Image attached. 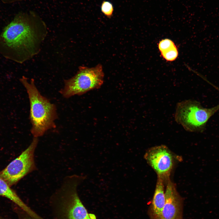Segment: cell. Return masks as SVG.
<instances>
[{
	"instance_id": "6da1fadb",
	"label": "cell",
	"mask_w": 219,
	"mask_h": 219,
	"mask_svg": "<svg viewBox=\"0 0 219 219\" xmlns=\"http://www.w3.org/2000/svg\"><path fill=\"white\" fill-rule=\"evenodd\" d=\"M47 33L46 23L36 12H19L0 34V54L23 63L39 53Z\"/></svg>"
},
{
	"instance_id": "7a4b0ae2",
	"label": "cell",
	"mask_w": 219,
	"mask_h": 219,
	"mask_svg": "<svg viewBox=\"0 0 219 219\" xmlns=\"http://www.w3.org/2000/svg\"><path fill=\"white\" fill-rule=\"evenodd\" d=\"M85 178L77 175L68 177L52 196L50 205L55 219H96L88 213L77 193L78 186Z\"/></svg>"
},
{
	"instance_id": "3957f363",
	"label": "cell",
	"mask_w": 219,
	"mask_h": 219,
	"mask_svg": "<svg viewBox=\"0 0 219 219\" xmlns=\"http://www.w3.org/2000/svg\"><path fill=\"white\" fill-rule=\"evenodd\" d=\"M19 80L26 89L29 99L31 132L34 137L38 138L55 127L54 121L57 117L56 107L40 94L33 79L29 82L27 78L23 76Z\"/></svg>"
},
{
	"instance_id": "277c9868",
	"label": "cell",
	"mask_w": 219,
	"mask_h": 219,
	"mask_svg": "<svg viewBox=\"0 0 219 219\" xmlns=\"http://www.w3.org/2000/svg\"><path fill=\"white\" fill-rule=\"evenodd\" d=\"M219 110V104L207 108L196 100L186 99L177 104L174 118L176 122L186 131L202 132L209 120Z\"/></svg>"
},
{
	"instance_id": "5b68a950",
	"label": "cell",
	"mask_w": 219,
	"mask_h": 219,
	"mask_svg": "<svg viewBox=\"0 0 219 219\" xmlns=\"http://www.w3.org/2000/svg\"><path fill=\"white\" fill-rule=\"evenodd\" d=\"M104 77L103 66L100 64L91 68L80 66L74 76L64 81V86L60 92L66 98L83 95L100 88L103 83Z\"/></svg>"
},
{
	"instance_id": "8992f818",
	"label": "cell",
	"mask_w": 219,
	"mask_h": 219,
	"mask_svg": "<svg viewBox=\"0 0 219 219\" xmlns=\"http://www.w3.org/2000/svg\"><path fill=\"white\" fill-rule=\"evenodd\" d=\"M38 138L34 137L28 147L0 172V178L11 186L36 169L34 153Z\"/></svg>"
},
{
	"instance_id": "52a82bcc",
	"label": "cell",
	"mask_w": 219,
	"mask_h": 219,
	"mask_svg": "<svg viewBox=\"0 0 219 219\" xmlns=\"http://www.w3.org/2000/svg\"><path fill=\"white\" fill-rule=\"evenodd\" d=\"M144 157L158 176L165 182L169 179L176 158L168 147L164 145L152 147L146 151Z\"/></svg>"
},
{
	"instance_id": "ba28073f",
	"label": "cell",
	"mask_w": 219,
	"mask_h": 219,
	"mask_svg": "<svg viewBox=\"0 0 219 219\" xmlns=\"http://www.w3.org/2000/svg\"><path fill=\"white\" fill-rule=\"evenodd\" d=\"M166 182L165 203L160 219H182V199L169 179Z\"/></svg>"
},
{
	"instance_id": "9c48e42d",
	"label": "cell",
	"mask_w": 219,
	"mask_h": 219,
	"mask_svg": "<svg viewBox=\"0 0 219 219\" xmlns=\"http://www.w3.org/2000/svg\"><path fill=\"white\" fill-rule=\"evenodd\" d=\"M161 177L158 176L153 199L148 210L150 219H160L165 201L164 182Z\"/></svg>"
},
{
	"instance_id": "30bf717a",
	"label": "cell",
	"mask_w": 219,
	"mask_h": 219,
	"mask_svg": "<svg viewBox=\"0 0 219 219\" xmlns=\"http://www.w3.org/2000/svg\"><path fill=\"white\" fill-rule=\"evenodd\" d=\"M0 195L10 200L25 211L29 212L30 210V207L22 200L17 194L10 188V186L1 178Z\"/></svg>"
},
{
	"instance_id": "8fae6325",
	"label": "cell",
	"mask_w": 219,
	"mask_h": 219,
	"mask_svg": "<svg viewBox=\"0 0 219 219\" xmlns=\"http://www.w3.org/2000/svg\"><path fill=\"white\" fill-rule=\"evenodd\" d=\"M161 53L163 58L169 61H174L178 55L177 48L176 46Z\"/></svg>"
},
{
	"instance_id": "7c38bea8",
	"label": "cell",
	"mask_w": 219,
	"mask_h": 219,
	"mask_svg": "<svg viewBox=\"0 0 219 219\" xmlns=\"http://www.w3.org/2000/svg\"><path fill=\"white\" fill-rule=\"evenodd\" d=\"M102 12L107 17L110 18L114 11V7L112 3L108 1H103L101 5Z\"/></svg>"
},
{
	"instance_id": "4fadbf2b",
	"label": "cell",
	"mask_w": 219,
	"mask_h": 219,
	"mask_svg": "<svg viewBox=\"0 0 219 219\" xmlns=\"http://www.w3.org/2000/svg\"><path fill=\"white\" fill-rule=\"evenodd\" d=\"M176 45L171 40L166 39L162 40L158 43V48L161 53L165 51Z\"/></svg>"
},
{
	"instance_id": "5bb4252c",
	"label": "cell",
	"mask_w": 219,
	"mask_h": 219,
	"mask_svg": "<svg viewBox=\"0 0 219 219\" xmlns=\"http://www.w3.org/2000/svg\"><path fill=\"white\" fill-rule=\"evenodd\" d=\"M214 87L215 88H216V89L217 90L219 91V88H217V87H215V86H214Z\"/></svg>"
}]
</instances>
